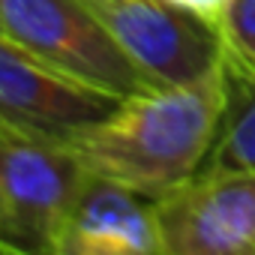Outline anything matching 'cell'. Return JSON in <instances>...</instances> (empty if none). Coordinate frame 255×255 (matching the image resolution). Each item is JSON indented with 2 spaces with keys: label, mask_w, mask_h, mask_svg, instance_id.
I'll list each match as a JSON object with an SVG mask.
<instances>
[{
  "label": "cell",
  "mask_w": 255,
  "mask_h": 255,
  "mask_svg": "<svg viewBox=\"0 0 255 255\" xmlns=\"http://www.w3.org/2000/svg\"><path fill=\"white\" fill-rule=\"evenodd\" d=\"M219 72L180 87H153L120 99L69 147L90 174L123 183L153 201L192 180L216 138Z\"/></svg>",
  "instance_id": "obj_1"
},
{
  "label": "cell",
  "mask_w": 255,
  "mask_h": 255,
  "mask_svg": "<svg viewBox=\"0 0 255 255\" xmlns=\"http://www.w3.org/2000/svg\"><path fill=\"white\" fill-rule=\"evenodd\" d=\"M0 30L54 72L117 99L153 90L84 0H0Z\"/></svg>",
  "instance_id": "obj_2"
},
{
  "label": "cell",
  "mask_w": 255,
  "mask_h": 255,
  "mask_svg": "<svg viewBox=\"0 0 255 255\" xmlns=\"http://www.w3.org/2000/svg\"><path fill=\"white\" fill-rule=\"evenodd\" d=\"M87 168L66 141L0 135V252L57 255Z\"/></svg>",
  "instance_id": "obj_3"
},
{
  "label": "cell",
  "mask_w": 255,
  "mask_h": 255,
  "mask_svg": "<svg viewBox=\"0 0 255 255\" xmlns=\"http://www.w3.org/2000/svg\"><path fill=\"white\" fill-rule=\"evenodd\" d=\"M153 87L198 84L219 72L222 30L168 0H84Z\"/></svg>",
  "instance_id": "obj_4"
},
{
  "label": "cell",
  "mask_w": 255,
  "mask_h": 255,
  "mask_svg": "<svg viewBox=\"0 0 255 255\" xmlns=\"http://www.w3.org/2000/svg\"><path fill=\"white\" fill-rule=\"evenodd\" d=\"M117 102L111 93L54 72L0 30V135L15 132L69 144Z\"/></svg>",
  "instance_id": "obj_5"
},
{
  "label": "cell",
  "mask_w": 255,
  "mask_h": 255,
  "mask_svg": "<svg viewBox=\"0 0 255 255\" xmlns=\"http://www.w3.org/2000/svg\"><path fill=\"white\" fill-rule=\"evenodd\" d=\"M162 255H255V171L195 174L156 201Z\"/></svg>",
  "instance_id": "obj_6"
},
{
  "label": "cell",
  "mask_w": 255,
  "mask_h": 255,
  "mask_svg": "<svg viewBox=\"0 0 255 255\" xmlns=\"http://www.w3.org/2000/svg\"><path fill=\"white\" fill-rule=\"evenodd\" d=\"M57 255H162L156 201L87 171Z\"/></svg>",
  "instance_id": "obj_7"
},
{
  "label": "cell",
  "mask_w": 255,
  "mask_h": 255,
  "mask_svg": "<svg viewBox=\"0 0 255 255\" xmlns=\"http://www.w3.org/2000/svg\"><path fill=\"white\" fill-rule=\"evenodd\" d=\"M222 111L213 147L198 174L255 171V57L225 45L219 63Z\"/></svg>",
  "instance_id": "obj_8"
},
{
  "label": "cell",
  "mask_w": 255,
  "mask_h": 255,
  "mask_svg": "<svg viewBox=\"0 0 255 255\" xmlns=\"http://www.w3.org/2000/svg\"><path fill=\"white\" fill-rule=\"evenodd\" d=\"M225 45L255 57V0H228L219 18Z\"/></svg>",
  "instance_id": "obj_9"
},
{
  "label": "cell",
  "mask_w": 255,
  "mask_h": 255,
  "mask_svg": "<svg viewBox=\"0 0 255 255\" xmlns=\"http://www.w3.org/2000/svg\"><path fill=\"white\" fill-rule=\"evenodd\" d=\"M168 3H174V6H180V9H186V12H192V15L219 27V18L228 6V0H168Z\"/></svg>",
  "instance_id": "obj_10"
}]
</instances>
